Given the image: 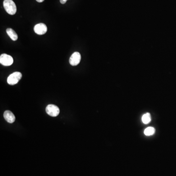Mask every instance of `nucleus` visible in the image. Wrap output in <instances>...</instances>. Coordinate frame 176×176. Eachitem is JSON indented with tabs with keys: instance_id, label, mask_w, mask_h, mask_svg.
<instances>
[{
	"instance_id": "423d86ee",
	"label": "nucleus",
	"mask_w": 176,
	"mask_h": 176,
	"mask_svg": "<svg viewBox=\"0 0 176 176\" xmlns=\"http://www.w3.org/2000/svg\"><path fill=\"white\" fill-rule=\"evenodd\" d=\"M47 27L44 23L36 24L34 28V32L38 35H43L47 31Z\"/></svg>"
},
{
	"instance_id": "9d476101",
	"label": "nucleus",
	"mask_w": 176,
	"mask_h": 176,
	"mask_svg": "<svg viewBox=\"0 0 176 176\" xmlns=\"http://www.w3.org/2000/svg\"><path fill=\"white\" fill-rule=\"evenodd\" d=\"M144 134L147 136H150V135H152L155 133V129L153 127L147 128L146 129L144 130Z\"/></svg>"
},
{
	"instance_id": "f03ea898",
	"label": "nucleus",
	"mask_w": 176,
	"mask_h": 176,
	"mask_svg": "<svg viewBox=\"0 0 176 176\" xmlns=\"http://www.w3.org/2000/svg\"><path fill=\"white\" fill-rule=\"evenodd\" d=\"M22 74L20 72H14L8 77L7 82L8 84L14 85L18 83L22 78Z\"/></svg>"
},
{
	"instance_id": "1a4fd4ad",
	"label": "nucleus",
	"mask_w": 176,
	"mask_h": 176,
	"mask_svg": "<svg viewBox=\"0 0 176 176\" xmlns=\"http://www.w3.org/2000/svg\"><path fill=\"white\" fill-rule=\"evenodd\" d=\"M151 120V116L149 113H146L143 115L142 117V121L145 124H148Z\"/></svg>"
},
{
	"instance_id": "20e7f679",
	"label": "nucleus",
	"mask_w": 176,
	"mask_h": 176,
	"mask_svg": "<svg viewBox=\"0 0 176 176\" xmlns=\"http://www.w3.org/2000/svg\"><path fill=\"white\" fill-rule=\"evenodd\" d=\"M0 63L5 66H9L13 64V58L7 54H3L0 56Z\"/></svg>"
},
{
	"instance_id": "f8f14e48",
	"label": "nucleus",
	"mask_w": 176,
	"mask_h": 176,
	"mask_svg": "<svg viewBox=\"0 0 176 176\" xmlns=\"http://www.w3.org/2000/svg\"><path fill=\"white\" fill-rule=\"evenodd\" d=\"M36 1L38 2V3H42L44 0H36Z\"/></svg>"
},
{
	"instance_id": "f257e3e1",
	"label": "nucleus",
	"mask_w": 176,
	"mask_h": 176,
	"mask_svg": "<svg viewBox=\"0 0 176 176\" xmlns=\"http://www.w3.org/2000/svg\"><path fill=\"white\" fill-rule=\"evenodd\" d=\"M4 8L7 13L10 15H14L17 11L16 5L12 0H4Z\"/></svg>"
},
{
	"instance_id": "9b49d317",
	"label": "nucleus",
	"mask_w": 176,
	"mask_h": 176,
	"mask_svg": "<svg viewBox=\"0 0 176 176\" xmlns=\"http://www.w3.org/2000/svg\"><path fill=\"white\" fill-rule=\"evenodd\" d=\"M67 0H60V3L62 4H65L66 3Z\"/></svg>"
},
{
	"instance_id": "7ed1b4c3",
	"label": "nucleus",
	"mask_w": 176,
	"mask_h": 176,
	"mask_svg": "<svg viewBox=\"0 0 176 176\" xmlns=\"http://www.w3.org/2000/svg\"><path fill=\"white\" fill-rule=\"evenodd\" d=\"M46 111L49 116L52 117H56L60 112V110L57 106L52 104L47 105L46 107Z\"/></svg>"
},
{
	"instance_id": "39448f33",
	"label": "nucleus",
	"mask_w": 176,
	"mask_h": 176,
	"mask_svg": "<svg viewBox=\"0 0 176 176\" xmlns=\"http://www.w3.org/2000/svg\"><path fill=\"white\" fill-rule=\"evenodd\" d=\"M81 56L79 52H75L70 56L69 62L70 64L73 66H75L79 64L80 62Z\"/></svg>"
},
{
	"instance_id": "6e6552de",
	"label": "nucleus",
	"mask_w": 176,
	"mask_h": 176,
	"mask_svg": "<svg viewBox=\"0 0 176 176\" xmlns=\"http://www.w3.org/2000/svg\"><path fill=\"white\" fill-rule=\"evenodd\" d=\"M6 31L8 35L13 41H16L18 39V35L13 29L10 28H8Z\"/></svg>"
},
{
	"instance_id": "0eeeda50",
	"label": "nucleus",
	"mask_w": 176,
	"mask_h": 176,
	"mask_svg": "<svg viewBox=\"0 0 176 176\" xmlns=\"http://www.w3.org/2000/svg\"><path fill=\"white\" fill-rule=\"evenodd\" d=\"M4 117L5 120L9 123H12L15 120V117L14 114L11 111L8 110L4 112Z\"/></svg>"
}]
</instances>
